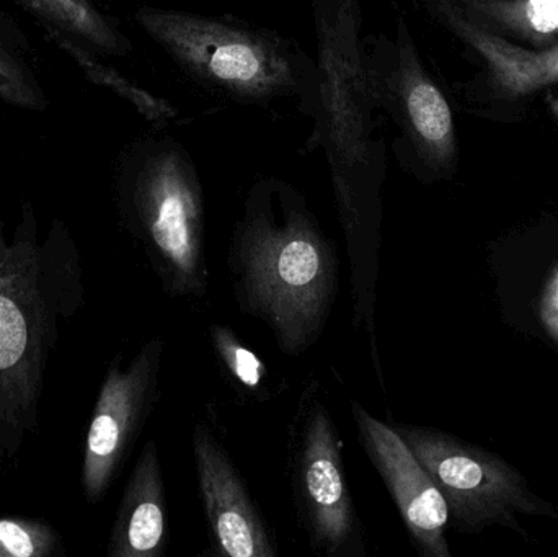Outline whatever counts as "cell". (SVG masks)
<instances>
[{"instance_id": "cell-12", "label": "cell", "mask_w": 558, "mask_h": 557, "mask_svg": "<svg viewBox=\"0 0 558 557\" xmlns=\"http://www.w3.org/2000/svg\"><path fill=\"white\" fill-rule=\"evenodd\" d=\"M436 15L485 62L492 82L508 98L524 97L558 84V45L544 51L520 48L477 25L454 0H435Z\"/></svg>"}, {"instance_id": "cell-14", "label": "cell", "mask_w": 558, "mask_h": 557, "mask_svg": "<svg viewBox=\"0 0 558 557\" xmlns=\"http://www.w3.org/2000/svg\"><path fill=\"white\" fill-rule=\"evenodd\" d=\"M45 26L69 33L108 55L123 56L130 41L105 19L90 0H20Z\"/></svg>"}, {"instance_id": "cell-11", "label": "cell", "mask_w": 558, "mask_h": 557, "mask_svg": "<svg viewBox=\"0 0 558 557\" xmlns=\"http://www.w3.org/2000/svg\"><path fill=\"white\" fill-rule=\"evenodd\" d=\"M166 342L154 337L128 372H113L101 392L87 437L88 483L97 493L123 460L160 398V370Z\"/></svg>"}, {"instance_id": "cell-20", "label": "cell", "mask_w": 558, "mask_h": 557, "mask_svg": "<svg viewBox=\"0 0 558 557\" xmlns=\"http://www.w3.org/2000/svg\"><path fill=\"white\" fill-rule=\"evenodd\" d=\"M0 546L10 556L29 557L35 555V543L29 533L15 522H0Z\"/></svg>"}, {"instance_id": "cell-17", "label": "cell", "mask_w": 558, "mask_h": 557, "mask_svg": "<svg viewBox=\"0 0 558 557\" xmlns=\"http://www.w3.org/2000/svg\"><path fill=\"white\" fill-rule=\"evenodd\" d=\"M45 28L48 35L82 65V69H84L85 74L92 78V82L110 88L114 94L130 101L147 121L157 124V126H166V124L177 121L179 110H177L175 105L170 104L166 98L156 97V95L150 94V92L144 90L143 87L134 84L130 78L124 77L120 72L111 69L110 65L101 64L98 59L88 55L82 46L72 41L69 36L59 32V29L51 28V26H45Z\"/></svg>"}, {"instance_id": "cell-10", "label": "cell", "mask_w": 558, "mask_h": 557, "mask_svg": "<svg viewBox=\"0 0 558 557\" xmlns=\"http://www.w3.org/2000/svg\"><path fill=\"white\" fill-rule=\"evenodd\" d=\"M192 447L211 555L277 557V543L260 507L238 464L208 425L193 428Z\"/></svg>"}, {"instance_id": "cell-2", "label": "cell", "mask_w": 558, "mask_h": 557, "mask_svg": "<svg viewBox=\"0 0 558 557\" xmlns=\"http://www.w3.org/2000/svg\"><path fill=\"white\" fill-rule=\"evenodd\" d=\"M232 294L279 352L301 356L324 336L338 294V252L305 196L286 180L252 183L228 251Z\"/></svg>"}, {"instance_id": "cell-5", "label": "cell", "mask_w": 558, "mask_h": 557, "mask_svg": "<svg viewBox=\"0 0 558 557\" xmlns=\"http://www.w3.org/2000/svg\"><path fill=\"white\" fill-rule=\"evenodd\" d=\"M387 424L409 445L441 491L449 523L461 535L501 526L530 542L521 519L558 522V506L531 489L526 476L500 455L435 427Z\"/></svg>"}, {"instance_id": "cell-19", "label": "cell", "mask_w": 558, "mask_h": 557, "mask_svg": "<svg viewBox=\"0 0 558 557\" xmlns=\"http://www.w3.org/2000/svg\"><path fill=\"white\" fill-rule=\"evenodd\" d=\"M26 347V324L19 307L0 296V370L15 365Z\"/></svg>"}, {"instance_id": "cell-1", "label": "cell", "mask_w": 558, "mask_h": 557, "mask_svg": "<svg viewBox=\"0 0 558 557\" xmlns=\"http://www.w3.org/2000/svg\"><path fill=\"white\" fill-rule=\"evenodd\" d=\"M317 92L308 149L320 147L350 264L353 326L369 347L376 372V304L387 175L383 113L363 36V0H314Z\"/></svg>"}, {"instance_id": "cell-15", "label": "cell", "mask_w": 558, "mask_h": 557, "mask_svg": "<svg viewBox=\"0 0 558 557\" xmlns=\"http://www.w3.org/2000/svg\"><path fill=\"white\" fill-rule=\"evenodd\" d=\"M208 337L219 370L241 399L268 402L274 398L275 386L267 363L245 346L232 327L213 323Z\"/></svg>"}, {"instance_id": "cell-7", "label": "cell", "mask_w": 558, "mask_h": 557, "mask_svg": "<svg viewBox=\"0 0 558 557\" xmlns=\"http://www.w3.org/2000/svg\"><path fill=\"white\" fill-rule=\"evenodd\" d=\"M371 77L384 120L396 124L399 144L410 162L426 177H448L458 160L454 118L441 88L435 84L416 51L402 19L396 33H380L371 45Z\"/></svg>"}, {"instance_id": "cell-18", "label": "cell", "mask_w": 558, "mask_h": 557, "mask_svg": "<svg viewBox=\"0 0 558 557\" xmlns=\"http://www.w3.org/2000/svg\"><path fill=\"white\" fill-rule=\"evenodd\" d=\"M0 98L22 108H41L43 97L16 59L0 45Z\"/></svg>"}, {"instance_id": "cell-9", "label": "cell", "mask_w": 558, "mask_h": 557, "mask_svg": "<svg viewBox=\"0 0 558 557\" xmlns=\"http://www.w3.org/2000/svg\"><path fill=\"white\" fill-rule=\"evenodd\" d=\"M351 417L357 441L386 484L413 548L422 557H452L448 504L426 468L387 422L357 401H351Z\"/></svg>"}, {"instance_id": "cell-21", "label": "cell", "mask_w": 558, "mask_h": 557, "mask_svg": "<svg viewBox=\"0 0 558 557\" xmlns=\"http://www.w3.org/2000/svg\"><path fill=\"white\" fill-rule=\"evenodd\" d=\"M547 104H549L550 111H553L554 117L558 121V97L556 95L549 94L547 95Z\"/></svg>"}, {"instance_id": "cell-3", "label": "cell", "mask_w": 558, "mask_h": 557, "mask_svg": "<svg viewBox=\"0 0 558 557\" xmlns=\"http://www.w3.org/2000/svg\"><path fill=\"white\" fill-rule=\"evenodd\" d=\"M141 28L193 81L238 104L298 100L314 113L317 65L270 29L226 16L141 7Z\"/></svg>"}, {"instance_id": "cell-16", "label": "cell", "mask_w": 558, "mask_h": 557, "mask_svg": "<svg viewBox=\"0 0 558 557\" xmlns=\"http://www.w3.org/2000/svg\"><path fill=\"white\" fill-rule=\"evenodd\" d=\"M461 9L536 45H558V0H456Z\"/></svg>"}, {"instance_id": "cell-13", "label": "cell", "mask_w": 558, "mask_h": 557, "mask_svg": "<svg viewBox=\"0 0 558 557\" xmlns=\"http://www.w3.org/2000/svg\"><path fill=\"white\" fill-rule=\"evenodd\" d=\"M167 542L166 483L157 444L149 441L128 487L123 513L114 533L113 555L162 557Z\"/></svg>"}, {"instance_id": "cell-4", "label": "cell", "mask_w": 558, "mask_h": 557, "mask_svg": "<svg viewBox=\"0 0 558 557\" xmlns=\"http://www.w3.org/2000/svg\"><path fill=\"white\" fill-rule=\"evenodd\" d=\"M131 229L170 298H205L209 290L206 206L189 150L172 137L149 141L126 183Z\"/></svg>"}, {"instance_id": "cell-8", "label": "cell", "mask_w": 558, "mask_h": 557, "mask_svg": "<svg viewBox=\"0 0 558 557\" xmlns=\"http://www.w3.org/2000/svg\"><path fill=\"white\" fill-rule=\"evenodd\" d=\"M487 262L505 326L558 352V228L504 235Z\"/></svg>"}, {"instance_id": "cell-6", "label": "cell", "mask_w": 558, "mask_h": 557, "mask_svg": "<svg viewBox=\"0 0 558 557\" xmlns=\"http://www.w3.org/2000/svg\"><path fill=\"white\" fill-rule=\"evenodd\" d=\"M286 476L299 526L314 555L367 557L363 522L348 484L343 441L315 379L302 389L289 422Z\"/></svg>"}]
</instances>
